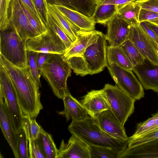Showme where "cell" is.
<instances>
[{
  "instance_id": "obj_11",
  "label": "cell",
  "mask_w": 158,
  "mask_h": 158,
  "mask_svg": "<svg viewBox=\"0 0 158 158\" xmlns=\"http://www.w3.org/2000/svg\"><path fill=\"white\" fill-rule=\"evenodd\" d=\"M9 25L21 39L27 41L39 35L30 23L19 0H12L9 11Z\"/></svg>"
},
{
  "instance_id": "obj_25",
  "label": "cell",
  "mask_w": 158,
  "mask_h": 158,
  "mask_svg": "<svg viewBox=\"0 0 158 158\" xmlns=\"http://www.w3.org/2000/svg\"><path fill=\"white\" fill-rule=\"evenodd\" d=\"M141 9L140 6L134 2H131L119 10L117 14L119 18L131 26H135L140 23L139 15Z\"/></svg>"
},
{
  "instance_id": "obj_15",
  "label": "cell",
  "mask_w": 158,
  "mask_h": 158,
  "mask_svg": "<svg viewBox=\"0 0 158 158\" xmlns=\"http://www.w3.org/2000/svg\"><path fill=\"white\" fill-rule=\"evenodd\" d=\"M90 158L89 145L73 135L68 142L61 141L57 158Z\"/></svg>"
},
{
  "instance_id": "obj_9",
  "label": "cell",
  "mask_w": 158,
  "mask_h": 158,
  "mask_svg": "<svg viewBox=\"0 0 158 158\" xmlns=\"http://www.w3.org/2000/svg\"><path fill=\"white\" fill-rule=\"evenodd\" d=\"M48 31L31 39L26 42L27 51L39 53L64 54L65 45L60 38L49 28Z\"/></svg>"
},
{
  "instance_id": "obj_44",
  "label": "cell",
  "mask_w": 158,
  "mask_h": 158,
  "mask_svg": "<svg viewBox=\"0 0 158 158\" xmlns=\"http://www.w3.org/2000/svg\"><path fill=\"white\" fill-rule=\"evenodd\" d=\"M136 0H111L117 6L118 11L126 5L134 2Z\"/></svg>"
},
{
  "instance_id": "obj_32",
  "label": "cell",
  "mask_w": 158,
  "mask_h": 158,
  "mask_svg": "<svg viewBox=\"0 0 158 158\" xmlns=\"http://www.w3.org/2000/svg\"><path fill=\"white\" fill-rule=\"evenodd\" d=\"M157 119L158 111L146 121L138 123L135 132L133 135L129 137L130 139L136 138L148 132Z\"/></svg>"
},
{
  "instance_id": "obj_26",
  "label": "cell",
  "mask_w": 158,
  "mask_h": 158,
  "mask_svg": "<svg viewBox=\"0 0 158 158\" xmlns=\"http://www.w3.org/2000/svg\"><path fill=\"white\" fill-rule=\"evenodd\" d=\"M49 13L73 43L77 39V33L69 23L53 5L48 3Z\"/></svg>"
},
{
  "instance_id": "obj_31",
  "label": "cell",
  "mask_w": 158,
  "mask_h": 158,
  "mask_svg": "<svg viewBox=\"0 0 158 158\" xmlns=\"http://www.w3.org/2000/svg\"><path fill=\"white\" fill-rule=\"evenodd\" d=\"M19 0L31 26L38 34L40 35L47 32L48 30L45 24L39 20L21 0Z\"/></svg>"
},
{
  "instance_id": "obj_40",
  "label": "cell",
  "mask_w": 158,
  "mask_h": 158,
  "mask_svg": "<svg viewBox=\"0 0 158 158\" xmlns=\"http://www.w3.org/2000/svg\"><path fill=\"white\" fill-rule=\"evenodd\" d=\"M157 20H158V13L141 9L139 15L140 23Z\"/></svg>"
},
{
  "instance_id": "obj_3",
  "label": "cell",
  "mask_w": 158,
  "mask_h": 158,
  "mask_svg": "<svg viewBox=\"0 0 158 158\" xmlns=\"http://www.w3.org/2000/svg\"><path fill=\"white\" fill-rule=\"evenodd\" d=\"M68 130L71 135L77 136L88 145L116 148L123 152L127 148L130 140L129 137L124 140L109 135L89 115L82 119L72 120Z\"/></svg>"
},
{
  "instance_id": "obj_42",
  "label": "cell",
  "mask_w": 158,
  "mask_h": 158,
  "mask_svg": "<svg viewBox=\"0 0 158 158\" xmlns=\"http://www.w3.org/2000/svg\"><path fill=\"white\" fill-rule=\"evenodd\" d=\"M21 0L27 6L28 9L41 22L44 23L39 14L33 0Z\"/></svg>"
},
{
  "instance_id": "obj_41",
  "label": "cell",
  "mask_w": 158,
  "mask_h": 158,
  "mask_svg": "<svg viewBox=\"0 0 158 158\" xmlns=\"http://www.w3.org/2000/svg\"><path fill=\"white\" fill-rule=\"evenodd\" d=\"M50 54L44 53H39L36 58V64L39 76L42 75L43 65L46 60Z\"/></svg>"
},
{
  "instance_id": "obj_16",
  "label": "cell",
  "mask_w": 158,
  "mask_h": 158,
  "mask_svg": "<svg viewBox=\"0 0 158 158\" xmlns=\"http://www.w3.org/2000/svg\"><path fill=\"white\" fill-rule=\"evenodd\" d=\"M106 38L110 46L118 47L128 39L131 26L117 14L107 23Z\"/></svg>"
},
{
  "instance_id": "obj_8",
  "label": "cell",
  "mask_w": 158,
  "mask_h": 158,
  "mask_svg": "<svg viewBox=\"0 0 158 158\" xmlns=\"http://www.w3.org/2000/svg\"><path fill=\"white\" fill-rule=\"evenodd\" d=\"M106 67L116 85L135 100L144 97L143 87L132 70L123 68L114 64H107Z\"/></svg>"
},
{
  "instance_id": "obj_43",
  "label": "cell",
  "mask_w": 158,
  "mask_h": 158,
  "mask_svg": "<svg viewBox=\"0 0 158 158\" xmlns=\"http://www.w3.org/2000/svg\"><path fill=\"white\" fill-rule=\"evenodd\" d=\"M140 24L151 37L157 48H158V37L154 32L150 28L145 22H142Z\"/></svg>"
},
{
  "instance_id": "obj_38",
  "label": "cell",
  "mask_w": 158,
  "mask_h": 158,
  "mask_svg": "<svg viewBox=\"0 0 158 158\" xmlns=\"http://www.w3.org/2000/svg\"><path fill=\"white\" fill-rule=\"evenodd\" d=\"M40 16L47 28L49 16L47 0H33Z\"/></svg>"
},
{
  "instance_id": "obj_6",
  "label": "cell",
  "mask_w": 158,
  "mask_h": 158,
  "mask_svg": "<svg viewBox=\"0 0 158 158\" xmlns=\"http://www.w3.org/2000/svg\"><path fill=\"white\" fill-rule=\"evenodd\" d=\"M0 94L3 96L6 104L14 128L17 133L22 128L23 114L11 80L7 72L1 65Z\"/></svg>"
},
{
  "instance_id": "obj_2",
  "label": "cell",
  "mask_w": 158,
  "mask_h": 158,
  "mask_svg": "<svg viewBox=\"0 0 158 158\" xmlns=\"http://www.w3.org/2000/svg\"><path fill=\"white\" fill-rule=\"evenodd\" d=\"M106 40V35L96 30L81 56L66 60L77 75L97 74L107 66Z\"/></svg>"
},
{
  "instance_id": "obj_30",
  "label": "cell",
  "mask_w": 158,
  "mask_h": 158,
  "mask_svg": "<svg viewBox=\"0 0 158 158\" xmlns=\"http://www.w3.org/2000/svg\"><path fill=\"white\" fill-rule=\"evenodd\" d=\"M41 127L36 122L35 118L23 115L22 128L24 130L28 139H37Z\"/></svg>"
},
{
  "instance_id": "obj_36",
  "label": "cell",
  "mask_w": 158,
  "mask_h": 158,
  "mask_svg": "<svg viewBox=\"0 0 158 158\" xmlns=\"http://www.w3.org/2000/svg\"><path fill=\"white\" fill-rule=\"evenodd\" d=\"M48 28L52 31L60 38L65 45L67 51L71 46L73 42L49 14Z\"/></svg>"
},
{
  "instance_id": "obj_27",
  "label": "cell",
  "mask_w": 158,
  "mask_h": 158,
  "mask_svg": "<svg viewBox=\"0 0 158 158\" xmlns=\"http://www.w3.org/2000/svg\"><path fill=\"white\" fill-rule=\"evenodd\" d=\"M37 139L40 144L45 158H57V149L52 135L41 127Z\"/></svg>"
},
{
  "instance_id": "obj_33",
  "label": "cell",
  "mask_w": 158,
  "mask_h": 158,
  "mask_svg": "<svg viewBox=\"0 0 158 158\" xmlns=\"http://www.w3.org/2000/svg\"><path fill=\"white\" fill-rule=\"evenodd\" d=\"M28 139L23 128L17 133L16 147L18 158H29Z\"/></svg>"
},
{
  "instance_id": "obj_23",
  "label": "cell",
  "mask_w": 158,
  "mask_h": 158,
  "mask_svg": "<svg viewBox=\"0 0 158 158\" xmlns=\"http://www.w3.org/2000/svg\"><path fill=\"white\" fill-rule=\"evenodd\" d=\"M118 11L116 6L110 0H104L96 6L93 16L96 23L106 25Z\"/></svg>"
},
{
  "instance_id": "obj_35",
  "label": "cell",
  "mask_w": 158,
  "mask_h": 158,
  "mask_svg": "<svg viewBox=\"0 0 158 158\" xmlns=\"http://www.w3.org/2000/svg\"><path fill=\"white\" fill-rule=\"evenodd\" d=\"M39 52L27 51V58L28 64L32 76L36 84L40 88L41 84L36 64V58Z\"/></svg>"
},
{
  "instance_id": "obj_5",
  "label": "cell",
  "mask_w": 158,
  "mask_h": 158,
  "mask_svg": "<svg viewBox=\"0 0 158 158\" xmlns=\"http://www.w3.org/2000/svg\"><path fill=\"white\" fill-rule=\"evenodd\" d=\"M27 41L22 39L11 26L0 30V54L15 66L22 68L29 66L27 58Z\"/></svg>"
},
{
  "instance_id": "obj_17",
  "label": "cell",
  "mask_w": 158,
  "mask_h": 158,
  "mask_svg": "<svg viewBox=\"0 0 158 158\" xmlns=\"http://www.w3.org/2000/svg\"><path fill=\"white\" fill-rule=\"evenodd\" d=\"M81 103L88 115L94 118L100 113L110 109L106 93L103 89L88 92Z\"/></svg>"
},
{
  "instance_id": "obj_14",
  "label": "cell",
  "mask_w": 158,
  "mask_h": 158,
  "mask_svg": "<svg viewBox=\"0 0 158 158\" xmlns=\"http://www.w3.org/2000/svg\"><path fill=\"white\" fill-rule=\"evenodd\" d=\"M133 71L145 90L158 93V66L145 59L141 64L135 67Z\"/></svg>"
},
{
  "instance_id": "obj_34",
  "label": "cell",
  "mask_w": 158,
  "mask_h": 158,
  "mask_svg": "<svg viewBox=\"0 0 158 158\" xmlns=\"http://www.w3.org/2000/svg\"><path fill=\"white\" fill-rule=\"evenodd\" d=\"M12 0H0V30L9 25V11Z\"/></svg>"
},
{
  "instance_id": "obj_4",
  "label": "cell",
  "mask_w": 158,
  "mask_h": 158,
  "mask_svg": "<svg viewBox=\"0 0 158 158\" xmlns=\"http://www.w3.org/2000/svg\"><path fill=\"white\" fill-rule=\"evenodd\" d=\"M71 68L63 55L50 54L43 65L42 75L48 81L54 94L63 99L69 91L67 85Z\"/></svg>"
},
{
  "instance_id": "obj_21",
  "label": "cell",
  "mask_w": 158,
  "mask_h": 158,
  "mask_svg": "<svg viewBox=\"0 0 158 158\" xmlns=\"http://www.w3.org/2000/svg\"><path fill=\"white\" fill-rule=\"evenodd\" d=\"M95 31H80L77 32L76 39L63 55L64 59L67 60L73 56H81Z\"/></svg>"
},
{
  "instance_id": "obj_19",
  "label": "cell",
  "mask_w": 158,
  "mask_h": 158,
  "mask_svg": "<svg viewBox=\"0 0 158 158\" xmlns=\"http://www.w3.org/2000/svg\"><path fill=\"white\" fill-rule=\"evenodd\" d=\"M158 158V139L127 148L119 158Z\"/></svg>"
},
{
  "instance_id": "obj_39",
  "label": "cell",
  "mask_w": 158,
  "mask_h": 158,
  "mask_svg": "<svg viewBox=\"0 0 158 158\" xmlns=\"http://www.w3.org/2000/svg\"><path fill=\"white\" fill-rule=\"evenodd\" d=\"M28 150L29 158H45L38 139H28Z\"/></svg>"
},
{
  "instance_id": "obj_24",
  "label": "cell",
  "mask_w": 158,
  "mask_h": 158,
  "mask_svg": "<svg viewBox=\"0 0 158 158\" xmlns=\"http://www.w3.org/2000/svg\"><path fill=\"white\" fill-rule=\"evenodd\" d=\"M107 64H114L119 67L133 70L134 68L123 51L119 47L109 46L106 48Z\"/></svg>"
},
{
  "instance_id": "obj_47",
  "label": "cell",
  "mask_w": 158,
  "mask_h": 158,
  "mask_svg": "<svg viewBox=\"0 0 158 158\" xmlns=\"http://www.w3.org/2000/svg\"><path fill=\"white\" fill-rule=\"evenodd\" d=\"M104 0H95V3L96 6L100 4Z\"/></svg>"
},
{
  "instance_id": "obj_37",
  "label": "cell",
  "mask_w": 158,
  "mask_h": 158,
  "mask_svg": "<svg viewBox=\"0 0 158 158\" xmlns=\"http://www.w3.org/2000/svg\"><path fill=\"white\" fill-rule=\"evenodd\" d=\"M157 139H158V128L136 138L133 139H130V138L127 148H131Z\"/></svg>"
},
{
  "instance_id": "obj_45",
  "label": "cell",
  "mask_w": 158,
  "mask_h": 158,
  "mask_svg": "<svg viewBox=\"0 0 158 158\" xmlns=\"http://www.w3.org/2000/svg\"><path fill=\"white\" fill-rule=\"evenodd\" d=\"M145 22L148 24L150 28L154 32L158 37V27L148 22Z\"/></svg>"
},
{
  "instance_id": "obj_20",
  "label": "cell",
  "mask_w": 158,
  "mask_h": 158,
  "mask_svg": "<svg viewBox=\"0 0 158 158\" xmlns=\"http://www.w3.org/2000/svg\"><path fill=\"white\" fill-rule=\"evenodd\" d=\"M64 109L58 114L65 117L66 121L82 119L88 114L81 102L74 98L69 92L63 99Z\"/></svg>"
},
{
  "instance_id": "obj_22",
  "label": "cell",
  "mask_w": 158,
  "mask_h": 158,
  "mask_svg": "<svg viewBox=\"0 0 158 158\" xmlns=\"http://www.w3.org/2000/svg\"><path fill=\"white\" fill-rule=\"evenodd\" d=\"M52 4L62 5L89 17L93 16L96 5L95 0H47Z\"/></svg>"
},
{
  "instance_id": "obj_48",
  "label": "cell",
  "mask_w": 158,
  "mask_h": 158,
  "mask_svg": "<svg viewBox=\"0 0 158 158\" xmlns=\"http://www.w3.org/2000/svg\"></svg>"
},
{
  "instance_id": "obj_13",
  "label": "cell",
  "mask_w": 158,
  "mask_h": 158,
  "mask_svg": "<svg viewBox=\"0 0 158 158\" xmlns=\"http://www.w3.org/2000/svg\"><path fill=\"white\" fill-rule=\"evenodd\" d=\"M94 119L101 128L111 136L124 140L128 138L124 125L120 122L110 109L97 115Z\"/></svg>"
},
{
  "instance_id": "obj_18",
  "label": "cell",
  "mask_w": 158,
  "mask_h": 158,
  "mask_svg": "<svg viewBox=\"0 0 158 158\" xmlns=\"http://www.w3.org/2000/svg\"><path fill=\"white\" fill-rule=\"evenodd\" d=\"M0 125L4 135L10 147L15 158H18L16 143L17 133L14 128L6 104L0 94Z\"/></svg>"
},
{
  "instance_id": "obj_12",
  "label": "cell",
  "mask_w": 158,
  "mask_h": 158,
  "mask_svg": "<svg viewBox=\"0 0 158 158\" xmlns=\"http://www.w3.org/2000/svg\"><path fill=\"white\" fill-rule=\"evenodd\" d=\"M52 5L69 23L76 33L80 31L95 30L96 23L93 16H88L64 5Z\"/></svg>"
},
{
  "instance_id": "obj_10",
  "label": "cell",
  "mask_w": 158,
  "mask_h": 158,
  "mask_svg": "<svg viewBox=\"0 0 158 158\" xmlns=\"http://www.w3.org/2000/svg\"><path fill=\"white\" fill-rule=\"evenodd\" d=\"M128 39L132 42L145 59L158 66V48L140 23L131 26Z\"/></svg>"
},
{
  "instance_id": "obj_46",
  "label": "cell",
  "mask_w": 158,
  "mask_h": 158,
  "mask_svg": "<svg viewBox=\"0 0 158 158\" xmlns=\"http://www.w3.org/2000/svg\"><path fill=\"white\" fill-rule=\"evenodd\" d=\"M158 27V20L146 22Z\"/></svg>"
},
{
  "instance_id": "obj_1",
  "label": "cell",
  "mask_w": 158,
  "mask_h": 158,
  "mask_svg": "<svg viewBox=\"0 0 158 158\" xmlns=\"http://www.w3.org/2000/svg\"><path fill=\"white\" fill-rule=\"evenodd\" d=\"M0 65L11 80L23 114L35 118L43 107L40 100V88L33 78L29 67H18L0 54Z\"/></svg>"
},
{
  "instance_id": "obj_28",
  "label": "cell",
  "mask_w": 158,
  "mask_h": 158,
  "mask_svg": "<svg viewBox=\"0 0 158 158\" xmlns=\"http://www.w3.org/2000/svg\"><path fill=\"white\" fill-rule=\"evenodd\" d=\"M119 47L134 67L142 63L145 59L129 39L126 40Z\"/></svg>"
},
{
  "instance_id": "obj_29",
  "label": "cell",
  "mask_w": 158,
  "mask_h": 158,
  "mask_svg": "<svg viewBox=\"0 0 158 158\" xmlns=\"http://www.w3.org/2000/svg\"><path fill=\"white\" fill-rule=\"evenodd\" d=\"M90 158H119L123 152L116 148L88 145Z\"/></svg>"
},
{
  "instance_id": "obj_7",
  "label": "cell",
  "mask_w": 158,
  "mask_h": 158,
  "mask_svg": "<svg viewBox=\"0 0 158 158\" xmlns=\"http://www.w3.org/2000/svg\"><path fill=\"white\" fill-rule=\"evenodd\" d=\"M103 89L106 93L110 109L124 125L134 112L136 100L116 85L107 84Z\"/></svg>"
}]
</instances>
